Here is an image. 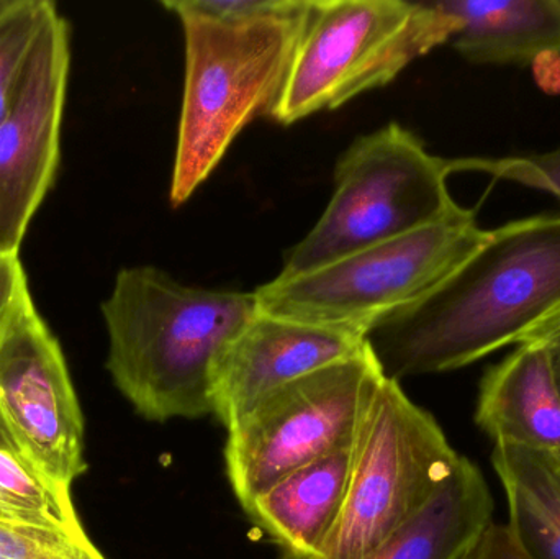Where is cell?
<instances>
[{"label": "cell", "instance_id": "obj_8", "mask_svg": "<svg viewBox=\"0 0 560 559\" xmlns=\"http://www.w3.org/2000/svg\"><path fill=\"white\" fill-rule=\"evenodd\" d=\"M384 377L368 345L285 384L226 429V473L242 508L290 473L354 445Z\"/></svg>", "mask_w": 560, "mask_h": 559}, {"label": "cell", "instance_id": "obj_2", "mask_svg": "<svg viewBox=\"0 0 560 559\" xmlns=\"http://www.w3.org/2000/svg\"><path fill=\"white\" fill-rule=\"evenodd\" d=\"M310 0H173L186 45L183 110L170 199L183 206L235 138L272 117L299 48Z\"/></svg>", "mask_w": 560, "mask_h": 559}, {"label": "cell", "instance_id": "obj_16", "mask_svg": "<svg viewBox=\"0 0 560 559\" xmlns=\"http://www.w3.org/2000/svg\"><path fill=\"white\" fill-rule=\"evenodd\" d=\"M492 466L509 504L510 534L528 559H560V466L555 453L495 445Z\"/></svg>", "mask_w": 560, "mask_h": 559}, {"label": "cell", "instance_id": "obj_12", "mask_svg": "<svg viewBox=\"0 0 560 559\" xmlns=\"http://www.w3.org/2000/svg\"><path fill=\"white\" fill-rule=\"evenodd\" d=\"M354 445L310 463L243 511L285 559H322L345 508Z\"/></svg>", "mask_w": 560, "mask_h": 559}, {"label": "cell", "instance_id": "obj_11", "mask_svg": "<svg viewBox=\"0 0 560 559\" xmlns=\"http://www.w3.org/2000/svg\"><path fill=\"white\" fill-rule=\"evenodd\" d=\"M368 348L361 335L256 312L213 371L212 416L230 429L272 393Z\"/></svg>", "mask_w": 560, "mask_h": 559}, {"label": "cell", "instance_id": "obj_10", "mask_svg": "<svg viewBox=\"0 0 560 559\" xmlns=\"http://www.w3.org/2000/svg\"><path fill=\"white\" fill-rule=\"evenodd\" d=\"M0 410L36 469L71 491L88 469L84 420L65 354L28 286L0 334Z\"/></svg>", "mask_w": 560, "mask_h": 559}, {"label": "cell", "instance_id": "obj_3", "mask_svg": "<svg viewBox=\"0 0 560 559\" xmlns=\"http://www.w3.org/2000/svg\"><path fill=\"white\" fill-rule=\"evenodd\" d=\"M107 370L144 419L212 416V381L226 345L255 317V291H219L176 281L156 266L118 271L102 302Z\"/></svg>", "mask_w": 560, "mask_h": 559}, {"label": "cell", "instance_id": "obj_21", "mask_svg": "<svg viewBox=\"0 0 560 559\" xmlns=\"http://www.w3.org/2000/svg\"><path fill=\"white\" fill-rule=\"evenodd\" d=\"M26 286L28 279L19 255L0 256V334Z\"/></svg>", "mask_w": 560, "mask_h": 559}, {"label": "cell", "instance_id": "obj_14", "mask_svg": "<svg viewBox=\"0 0 560 559\" xmlns=\"http://www.w3.org/2000/svg\"><path fill=\"white\" fill-rule=\"evenodd\" d=\"M453 43L474 65H532L560 55V0H436Z\"/></svg>", "mask_w": 560, "mask_h": 559}, {"label": "cell", "instance_id": "obj_22", "mask_svg": "<svg viewBox=\"0 0 560 559\" xmlns=\"http://www.w3.org/2000/svg\"><path fill=\"white\" fill-rule=\"evenodd\" d=\"M520 343L536 345L545 351L560 393V307L551 312L548 317L542 318L533 330L522 338Z\"/></svg>", "mask_w": 560, "mask_h": 559}, {"label": "cell", "instance_id": "obj_19", "mask_svg": "<svg viewBox=\"0 0 560 559\" xmlns=\"http://www.w3.org/2000/svg\"><path fill=\"white\" fill-rule=\"evenodd\" d=\"M0 559H105L85 532L0 522Z\"/></svg>", "mask_w": 560, "mask_h": 559}, {"label": "cell", "instance_id": "obj_9", "mask_svg": "<svg viewBox=\"0 0 560 559\" xmlns=\"http://www.w3.org/2000/svg\"><path fill=\"white\" fill-rule=\"evenodd\" d=\"M69 69L71 28L52 3L0 120V256L19 255L55 183Z\"/></svg>", "mask_w": 560, "mask_h": 559}, {"label": "cell", "instance_id": "obj_26", "mask_svg": "<svg viewBox=\"0 0 560 559\" xmlns=\"http://www.w3.org/2000/svg\"><path fill=\"white\" fill-rule=\"evenodd\" d=\"M556 455V459H558V463H559V466H560V452L559 453H555Z\"/></svg>", "mask_w": 560, "mask_h": 559}, {"label": "cell", "instance_id": "obj_25", "mask_svg": "<svg viewBox=\"0 0 560 559\" xmlns=\"http://www.w3.org/2000/svg\"><path fill=\"white\" fill-rule=\"evenodd\" d=\"M15 2L16 0H0V16H2L3 13L9 12V10L15 5Z\"/></svg>", "mask_w": 560, "mask_h": 559}, {"label": "cell", "instance_id": "obj_1", "mask_svg": "<svg viewBox=\"0 0 560 559\" xmlns=\"http://www.w3.org/2000/svg\"><path fill=\"white\" fill-rule=\"evenodd\" d=\"M560 307V216L490 230L427 298L369 331L387 380L446 373L522 341Z\"/></svg>", "mask_w": 560, "mask_h": 559}, {"label": "cell", "instance_id": "obj_6", "mask_svg": "<svg viewBox=\"0 0 560 559\" xmlns=\"http://www.w3.org/2000/svg\"><path fill=\"white\" fill-rule=\"evenodd\" d=\"M456 20L436 0H310L272 120L293 125L384 88L451 42Z\"/></svg>", "mask_w": 560, "mask_h": 559}, {"label": "cell", "instance_id": "obj_7", "mask_svg": "<svg viewBox=\"0 0 560 559\" xmlns=\"http://www.w3.org/2000/svg\"><path fill=\"white\" fill-rule=\"evenodd\" d=\"M440 423L384 377L354 443L345 508L322 559H362L415 517L459 465Z\"/></svg>", "mask_w": 560, "mask_h": 559}, {"label": "cell", "instance_id": "obj_15", "mask_svg": "<svg viewBox=\"0 0 560 559\" xmlns=\"http://www.w3.org/2000/svg\"><path fill=\"white\" fill-rule=\"evenodd\" d=\"M492 517L493 499L482 471L460 456L430 502L362 559H464Z\"/></svg>", "mask_w": 560, "mask_h": 559}, {"label": "cell", "instance_id": "obj_20", "mask_svg": "<svg viewBox=\"0 0 560 559\" xmlns=\"http://www.w3.org/2000/svg\"><path fill=\"white\" fill-rule=\"evenodd\" d=\"M456 171H479L499 179L512 180L551 194L560 202V148L546 153L502 160L466 158L456 160Z\"/></svg>", "mask_w": 560, "mask_h": 559}, {"label": "cell", "instance_id": "obj_17", "mask_svg": "<svg viewBox=\"0 0 560 559\" xmlns=\"http://www.w3.org/2000/svg\"><path fill=\"white\" fill-rule=\"evenodd\" d=\"M0 489L46 525L84 532L69 492L52 486L33 465L0 410Z\"/></svg>", "mask_w": 560, "mask_h": 559}, {"label": "cell", "instance_id": "obj_4", "mask_svg": "<svg viewBox=\"0 0 560 559\" xmlns=\"http://www.w3.org/2000/svg\"><path fill=\"white\" fill-rule=\"evenodd\" d=\"M472 210L342 256L322 268L278 276L255 289L265 314L368 337L427 298L487 238Z\"/></svg>", "mask_w": 560, "mask_h": 559}, {"label": "cell", "instance_id": "obj_24", "mask_svg": "<svg viewBox=\"0 0 560 559\" xmlns=\"http://www.w3.org/2000/svg\"><path fill=\"white\" fill-rule=\"evenodd\" d=\"M0 522H10V524L45 525V527H49V525H46L38 515L33 514L28 509L23 508L19 502L10 499L2 489H0ZM72 534H74V532H72Z\"/></svg>", "mask_w": 560, "mask_h": 559}, {"label": "cell", "instance_id": "obj_5", "mask_svg": "<svg viewBox=\"0 0 560 559\" xmlns=\"http://www.w3.org/2000/svg\"><path fill=\"white\" fill-rule=\"evenodd\" d=\"M456 160L434 156L397 121L355 138L335 166V193L305 238L283 256L280 276L433 225L460 209L447 189Z\"/></svg>", "mask_w": 560, "mask_h": 559}, {"label": "cell", "instance_id": "obj_23", "mask_svg": "<svg viewBox=\"0 0 560 559\" xmlns=\"http://www.w3.org/2000/svg\"><path fill=\"white\" fill-rule=\"evenodd\" d=\"M464 559H528L513 540L506 525L493 522Z\"/></svg>", "mask_w": 560, "mask_h": 559}, {"label": "cell", "instance_id": "obj_18", "mask_svg": "<svg viewBox=\"0 0 560 559\" xmlns=\"http://www.w3.org/2000/svg\"><path fill=\"white\" fill-rule=\"evenodd\" d=\"M52 2L16 0L0 16V120L15 95L23 66Z\"/></svg>", "mask_w": 560, "mask_h": 559}, {"label": "cell", "instance_id": "obj_13", "mask_svg": "<svg viewBox=\"0 0 560 559\" xmlns=\"http://www.w3.org/2000/svg\"><path fill=\"white\" fill-rule=\"evenodd\" d=\"M476 423L493 445L560 452V393L541 348L520 343L480 381Z\"/></svg>", "mask_w": 560, "mask_h": 559}]
</instances>
